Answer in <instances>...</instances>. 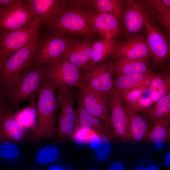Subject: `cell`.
<instances>
[{"mask_svg": "<svg viewBox=\"0 0 170 170\" xmlns=\"http://www.w3.org/2000/svg\"><path fill=\"white\" fill-rule=\"evenodd\" d=\"M45 65H38L24 70L0 89L7 108L19 109L20 104L37 97L38 90L45 78Z\"/></svg>", "mask_w": 170, "mask_h": 170, "instance_id": "6da1fadb", "label": "cell"}, {"mask_svg": "<svg viewBox=\"0 0 170 170\" xmlns=\"http://www.w3.org/2000/svg\"></svg>", "mask_w": 170, "mask_h": 170, "instance_id": "ee69618b", "label": "cell"}, {"mask_svg": "<svg viewBox=\"0 0 170 170\" xmlns=\"http://www.w3.org/2000/svg\"><path fill=\"white\" fill-rule=\"evenodd\" d=\"M26 136L14 119L11 110L5 107L0 117V142H21L26 139Z\"/></svg>", "mask_w": 170, "mask_h": 170, "instance_id": "ffe728a7", "label": "cell"}, {"mask_svg": "<svg viewBox=\"0 0 170 170\" xmlns=\"http://www.w3.org/2000/svg\"><path fill=\"white\" fill-rule=\"evenodd\" d=\"M77 127L93 130L101 134L107 130V128L102 121L91 114L84 106L80 95L75 111Z\"/></svg>", "mask_w": 170, "mask_h": 170, "instance_id": "484cf974", "label": "cell"}, {"mask_svg": "<svg viewBox=\"0 0 170 170\" xmlns=\"http://www.w3.org/2000/svg\"><path fill=\"white\" fill-rule=\"evenodd\" d=\"M90 8L78 4L75 0L68 1L67 4L47 26L50 30L65 35H80L91 39L96 33L88 19Z\"/></svg>", "mask_w": 170, "mask_h": 170, "instance_id": "7a4b0ae2", "label": "cell"}, {"mask_svg": "<svg viewBox=\"0 0 170 170\" xmlns=\"http://www.w3.org/2000/svg\"><path fill=\"white\" fill-rule=\"evenodd\" d=\"M45 78L52 81L57 89L65 92L84 82L82 69L61 57L45 65Z\"/></svg>", "mask_w": 170, "mask_h": 170, "instance_id": "5b68a950", "label": "cell"}, {"mask_svg": "<svg viewBox=\"0 0 170 170\" xmlns=\"http://www.w3.org/2000/svg\"><path fill=\"white\" fill-rule=\"evenodd\" d=\"M48 170H61L58 167H53L50 168Z\"/></svg>", "mask_w": 170, "mask_h": 170, "instance_id": "7bdbcfd3", "label": "cell"}, {"mask_svg": "<svg viewBox=\"0 0 170 170\" xmlns=\"http://www.w3.org/2000/svg\"><path fill=\"white\" fill-rule=\"evenodd\" d=\"M97 133L93 130L77 128L72 137L78 143H88L92 136Z\"/></svg>", "mask_w": 170, "mask_h": 170, "instance_id": "e575fe53", "label": "cell"}, {"mask_svg": "<svg viewBox=\"0 0 170 170\" xmlns=\"http://www.w3.org/2000/svg\"><path fill=\"white\" fill-rule=\"evenodd\" d=\"M59 156V153L56 147L53 145H48L38 151L36 156V161L39 164H47L55 162Z\"/></svg>", "mask_w": 170, "mask_h": 170, "instance_id": "f546056e", "label": "cell"}, {"mask_svg": "<svg viewBox=\"0 0 170 170\" xmlns=\"http://www.w3.org/2000/svg\"><path fill=\"white\" fill-rule=\"evenodd\" d=\"M89 1L91 7L94 8L95 10L114 16L118 20L121 24L125 0H93Z\"/></svg>", "mask_w": 170, "mask_h": 170, "instance_id": "83f0119b", "label": "cell"}, {"mask_svg": "<svg viewBox=\"0 0 170 170\" xmlns=\"http://www.w3.org/2000/svg\"><path fill=\"white\" fill-rule=\"evenodd\" d=\"M43 35L42 42L27 68L38 65H48L63 56L75 38H67L59 32L49 30Z\"/></svg>", "mask_w": 170, "mask_h": 170, "instance_id": "8992f818", "label": "cell"}, {"mask_svg": "<svg viewBox=\"0 0 170 170\" xmlns=\"http://www.w3.org/2000/svg\"><path fill=\"white\" fill-rule=\"evenodd\" d=\"M18 146L13 142H0V158L5 161H10L16 158L19 154Z\"/></svg>", "mask_w": 170, "mask_h": 170, "instance_id": "4dcf8cb0", "label": "cell"}, {"mask_svg": "<svg viewBox=\"0 0 170 170\" xmlns=\"http://www.w3.org/2000/svg\"><path fill=\"white\" fill-rule=\"evenodd\" d=\"M134 170H160L159 167L156 165L152 164L147 167L138 166L135 167Z\"/></svg>", "mask_w": 170, "mask_h": 170, "instance_id": "ab89813d", "label": "cell"}, {"mask_svg": "<svg viewBox=\"0 0 170 170\" xmlns=\"http://www.w3.org/2000/svg\"><path fill=\"white\" fill-rule=\"evenodd\" d=\"M153 102L149 97H143L141 96L138 100L135 112L145 114L151 108Z\"/></svg>", "mask_w": 170, "mask_h": 170, "instance_id": "d590c367", "label": "cell"}, {"mask_svg": "<svg viewBox=\"0 0 170 170\" xmlns=\"http://www.w3.org/2000/svg\"><path fill=\"white\" fill-rule=\"evenodd\" d=\"M157 74L150 70L145 73L117 77L113 81V88L119 95L141 88L148 85Z\"/></svg>", "mask_w": 170, "mask_h": 170, "instance_id": "44dd1931", "label": "cell"}, {"mask_svg": "<svg viewBox=\"0 0 170 170\" xmlns=\"http://www.w3.org/2000/svg\"><path fill=\"white\" fill-rule=\"evenodd\" d=\"M153 124L169 125L170 122V94L156 102V104L145 114Z\"/></svg>", "mask_w": 170, "mask_h": 170, "instance_id": "4316f807", "label": "cell"}, {"mask_svg": "<svg viewBox=\"0 0 170 170\" xmlns=\"http://www.w3.org/2000/svg\"><path fill=\"white\" fill-rule=\"evenodd\" d=\"M56 88L55 84L45 78L38 90L37 97L38 124L45 137L48 139L58 133L56 119L59 104Z\"/></svg>", "mask_w": 170, "mask_h": 170, "instance_id": "3957f363", "label": "cell"}, {"mask_svg": "<svg viewBox=\"0 0 170 170\" xmlns=\"http://www.w3.org/2000/svg\"><path fill=\"white\" fill-rule=\"evenodd\" d=\"M36 99V97L33 98L27 106L17 110L13 115L14 119L24 130L30 129L38 138L41 139L45 137L38 123Z\"/></svg>", "mask_w": 170, "mask_h": 170, "instance_id": "7402d4cb", "label": "cell"}, {"mask_svg": "<svg viewBox=\"0 0 170 170\" xmlns=\"http://www.w3.org/2000/svg\"><path fill=\"white\" fill-rule=\"evenodd\" d=\"M134 3L149 23L150 18L157 21L165 33L170 35V0H134Z\"/></svg>", "mask_w": 170, "mask_h": 170, "instance_id": "4fadbf2b", "label": "cell"}, {"mask_svg": "<svg viewBox=\"0 0 170 170\" xmlns=\"http://www.w3.org/2000/svg\"><path fill=\"white\" fill-rule=\"evenodd\" d=\"M111 150V145L108 138L101 135L96 148V157L101 162L106 160L109 157Z\"/></svg>", "mask_w": 170, "mask_h": 170, "instance_id": "1f68e13d", "label": "cell"}, {"mask_svg": "<svg viewBox=\"0 0 170 170\" xmlns=\"http://www.w3.org/2000/svg\"><path fill=\"white\" fill-rule=\"evenodd\" d=\"M94 42L87 38H75L62 57L85 71L91 57Z\"/></svg>", "mask_w": 170, "mask_h": 170, "instance_id": "d6986e66", "label": "cell"}, {"mask_svg": "<svg viewBox=\"0 0 170 170\" xmlns=\"http://www.w3.org/2000/svg\"><path fill=\"white\" fill-rule=\"evenodd\" d=\"M164 162L165 165L168 167H170V152H169L168 154L166 156Z\"/></svg>", "mask_w": 170, "mask_h": 170, "instance_id": "b9f144b4", "label": "cell"}, {"mask_svg": "<svg viewBox=\"0 0 170 170\" xmlns=\"http://www.w3.org/2000/svg\"><path fill=\"white\" fill-rule=\"evenodd\" d=\"M19 0H0V11L8 9L15 4Z\"/></svg>", "mask_w": 170, "mask_h": 170, "instance_id": "8d00e7d4", "label": "cell"}, {"mask_svg": "<svg viewBox=\"0 0 170 170\" xmlns=\"http://www.w3.org/2000/svg\"><path fill=\"white\" fill-rule=\"evenodd\" d=\"M35 19L42 26H47L67 4L68 0H24Z\"/></svg>", "mask_w": 170, "mask_h": 170, "instance_id": "2e32d148", "label": "cell"}, {"mask_svg": "<svg viewBox=\"0 0 170 170\" xmlns=\"http://www.w3.org/2000/svg\"><path fill=\"white\" fill-rule=\"evenodd\" d=\"M151 91L170 87V76L168 72L157 73L149 84Z\"/></svg>", "mask_w": 170, "mask_h": 170, "instance_id": "836d02e7", "label": "cell"}, {"mask_svg": "<svg viewBox=\"0 0 170 170\" xmlns=\"http://www.w3.org/2000/svg\"><path fill=\"white\" fill-rule=\"evenodd\" d=\"M59 107L61 109L59 118L58 135L61 138L72 137L77 127V121L74 109L75 95L72 89L62 92L57 89Z\"/></svg>", "mask_w": 170, "mask_h": 170, "instance_id": "30bf717a", "label": "cell"}, {"mask_svg": "<svg viewBox=\"0 0 170 170\" xmlns=\"http://www.w3.org/2000/svg\"><path fill=\"white\" fill-rule=\"evenodd\" d=\"M125 107L129 120L127 138L135 142L141 141L145 139L150 130V123L146 116L140 115Z\"/></svg>", "mask_w": 170, "mask_h": 170, "instance_id": "d4e9b609", "label": "cell"}, {"mask_svg": "<svg viewBox=\"0 0 170 170\" xmlns=\"http://www.w3.org/2000/svg\"><path fill=\"white\" fill-rule=\"evenodd\" d=\"M101 135L96 133L93 135L91 139L90 143L91 146L93 148H96L98 144L99 138Z\"/></svg>", "mask_w": 170, "mask_h": 170, "instance_id": "f35d334b", "label": "cell"}, {"mask_svg": "<svg viewBox=\"0 0 170 170\" xmlns=\"http://www.w3.org/2000/svg\"><path fill=\"white\" fill-rule=\"evenodd\" d=\"M79 88L85 108L91 114L103 122L108 128L111 125L109 96L96 90L84 82Z\"/></svg>", "mask_w": 170, "mask_h": 170, "instance_id": "9c48e42d", "label": "cell"}, {"mask_svg": "<svg viewBox=\"0 0 170 170\" xmlns=\"http://www.w3.org/2000/svg\"><path fill=\"white\" fill-rule=\"evenodd\" d=\"M169 126V125L163 124H154L150 129L145 139L154 143L157 149H162L170 137Z\"/></svg>", "mask_w": 170, "mask_h": 170, "instance_id": "f1b7e54d", "label": "cell"}, {"mask_svg": "<svg viewBox=\"0 0 170 170\" xmlns=\"http://www.w3.org/2000/svg\"><path fill=\"white\" fill-rule=\"evenodd\" d=\"M42 38L43 36L39 35L14 53L0 66V89L28 67L34 58Z\"/></svg>", "mask_w": 170, "mask_h": 170, "instance_id": "277c9868", "label": "cell"}, {"mask_svg": "<svg viewBox=\"0 0 170 170\" xmlns=\"http://www.w3.org/2000/svg\"><path fill=\"white\" fill-rule=\"evenodd\" d=\"M109 98L111 112V125L116 136L125 139L128 137L129 120L125 105L114 88L110 93Z\"/></svg>", "mask_w": 170, "mask_h": 170, "instance_id": "e0dca14e", "label": "cell"}, {"mask_svg": "<svg viewBox=\"0 0 170 170\" xmlns=\"http://www.w3.org/2000/svg\"><path fill=\"white\" fill-rule=\"evenodd\" d=\"M113 61L110 59L98 63L83 72V82L103 94L109 96L113 88L112 75Z\"/></svg>", "mask_w": 170, "mask_h": 170, "instance_id": "ba28073f", "label": "cell"}, {"mask_svg": "<svg viewBox=\"0 0 170 170\" xmlns=\"http://www.w3.org/2000/svg\"><path fill=\"white\" fill-rule=\"evenodd\" d=\"M24 0L0 11V32L14 31L27 27L35 20Z\"/></svg>", "mask_w": 170, "mask_h": 170, "instance_id": "8fae6325", "label": "cell"}, {"mask_svg": "<svg viewBox=\"0 0 170 170\" xmlns=\"http://www.w3.org/2000/svg\"><path fill=\"white\" fill-rule=\"evenodd\" d=\"M150 57L129 59L123 58L113 61L114 74L116 77L125 75L143 73L150 70Z\"/></svg>", "mask_w": 170, "mask_h": 170, "instance_id": "603a6c76", "label": "cell"}, {"mask_svg": "<svg viewBox=\"0 0 170 170\" xmlns=\"http://www.w3.org/2000/svg\"><path fill=\"white\" fill-rule=\"evenodd\" d=\"M108 170H125L123 164L121 162L116 161L109 165Z\"/></svg>", "mask_w": 170, "mask_h": 170, "instance_id": "74e56055", "label": "cell"}, {"mask_svg": "<svg viewBox=\"0 0 170 170\" xmlns=\"http://www.w3.org/2000/svg\"><path fill=\"white\" fill-rule=\"evenodd\" d=\"M42 27L35 19L30 25L18 30L0 32V66L14 53L38 37Z\"/></svg>", "mask_w": 170, "mask_h": 170, "instance_id": "52a82bcc", "label": "cell"}, {"mask_svg": "<svg viewBox=\"0 0 170 170\" xmlns=\"http://www.w3.org/2000/svg\"><path fill=\"white\" fill-rule=\"evenodd\" d=\"M151 57L145 35L133 37L119 41L112 57L136 59Z\"/></svg>", "mask_w": 170, "mask_h": 170, "instance_id": "ac0fdd59", "label": "cell"}, {"mask_svg": "<svg viewBox=\"0 0 170 170\" xmlns=\"http://www.w3.org/2000/svg\"><path fill=\"white\" fill-rule=\"evenodd\" d=\"M118 39H104L94 41L91 56L85 72L96 64L110 59L119 42Z\"/></svg>", "mask_w": 170, "mask_h": 170, "instance_id": "cb8c5ba5", "label": "cell"}, {"mask_svg": "<svg viewBox=\"0 0 170 170\" xmlns=\"http://www.w3.org/2000/svg\"><path fill=\"white\" fill-rule=\"evenodd\" d=\"M143 18L146 27L145 35L153 64L155 65L163 64L170 57L169 37L148 22L143 15Z\"/></svg>", "mask_w": 170, "mask_h": 170, "instance_id": "7c38bea8", "label": "cell"}, {"mask_svg": "<svg viewBox=\"0 0 170 170\" xmlns=\"http://www.w3.org/2000/svg\"><path fill=\"white\" fill-rule=\"evenodd\" d=\"M88 19L93 31L104 39L117 38L122 36L120 23L114 16L90 9Z\"/></svg>", "mask_w": 170, "mask_h": 170, "instance_id": "5bb4252c", "label": "cell"}, {"mask_svg": "<svg viewBox=\"0 0 170 170\" xmlns=\"http://www.w3.org/2000/svg\"><path fill=\"white\" fill-rule=\"evenodd\" d=\"M122 36L126 39L145 35L146 27L143 15L133 0H125L122 16Z\"/></svg>", "mask_w": 170, "mask_h": 170, "instance_id": "9a60e30c", "label": "cell"}, {"mask_svg": "<svg viewBox=\"0 0 170 170\" xmlns=\"http://www.w3.org/2000/svg\"><path fill=\"white\" fill-rule=\"evenodd\" d=\"M4 98L0 89V117L4 112L5 107Z\"/></svg>", "mask_w": 170, "mask_h": 170, "instance_id": "60d3db41", "label": "cell"}, {"mask_svg": "<svg viewBox=\"0 0 170 170\" xmlns=\"http://www.w3.org/2000/svg\"><path fill=\"white\" fill-rule=\"evenodd\" d=\"M141 88L132 90L119 94L122 99L126 102L125 106L129 110L135 112L138 100L142 93Z\"/></svg>", "mask_w": 170, "mask_h": 170, "instance_id": "d6a6232c", "label": "cell"}]
</instances>
